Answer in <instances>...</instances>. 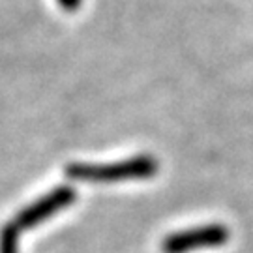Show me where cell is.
Listing matches in <instances>:
<instances>
[{
    "label": "cell",
    "mask_w": 253,
    "mask_h": 253,
    "mask_svg": "<svg viewBox=\"0 0 253 253\" xmlns=\"http://www.w3.org/2000/svg\"><path fill=\"white\" fill-rule=\"evenodd\" d=\"M231 233L221 223L191 227L176 231L162 240V253H191L199 250H214L229 242Z\"/></svg>",
    "instance_id": "cell-2"
},
{
    "label": "cell",
    "mask_w": 253,
    "mask_h": 253,
    "mask_svg": "<svg viewBox=\"0 0 253 253\" xmlns=\"http://www.w3.org/2000/svg\"><path fill=\"white\" fill-rule=\"evenodd\" d=\"M75 199H77V191L73 190L72 186H66V184L54 186L49 193L42 195L40 199H36L34 203L23 208L21 212H17L11 219V223L15 225L17 231L32 229V227L40 225L42 221H47L49 217H53L56 212L73 205Z\"/></svg>",
    "instance_id": "cell-3"
},
{
    "label": "cell",
    "mask_w": 253,
    "mask_h": 253,
    "mask_svg": "<svg viewBox=\"0 0 253 253\" xmlns=\"http://www.w3.org/2000/svg\"><path fill=\"white\" fill-rule=\"evenodd\" d=\"M160 169V163L154 156L139 154L124 162L115 163H68L66 176L70 180L111 184L124 180H145L152 178Z\"/></svg>",
    "instance_id": "cell-1"
},
{
    "label": "cell",
    "mask_w": 253,
    "mask_h": 253,
    "mask_svg": "<svg viewBox=\"0 0 253 253\" xmlns=\"http://www.w3.org/2000/svg\"><path fill=\"white\" fill-rule=\"evenodd\" d=\"M0 253H19V231L11 221L0 229Z\"/></svg>",
    "instance_id": "cell-4"
}]
</instances>
